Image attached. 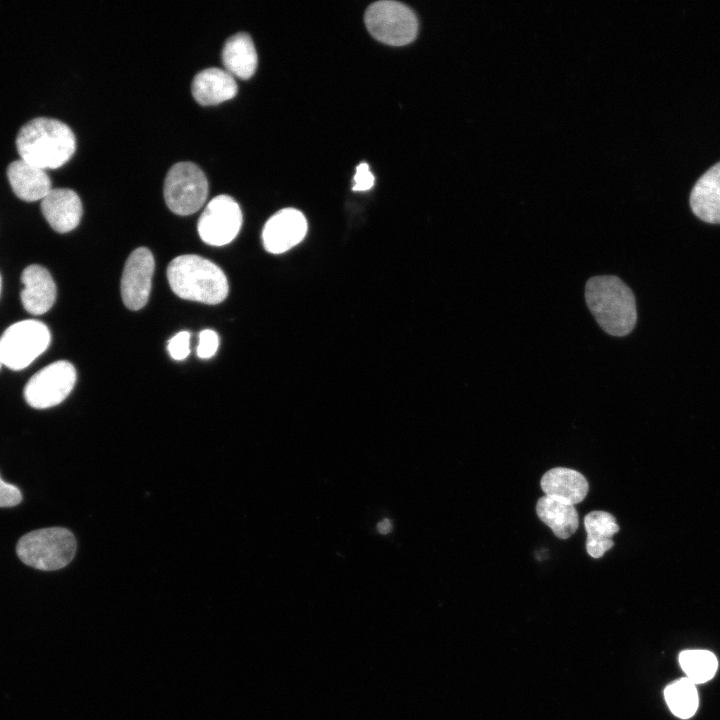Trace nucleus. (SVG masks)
I'll list each match as a JSON object with an SVG mask.
<instances>
[{
	"label": "nucleus",
	"mask_w": 720,
	"mask_h": 720,
	"mask_svg": "<svg viewBox=\"0 0 720 720\" xmlns=\"http://www.w3.org/2000/svg\"><path fill=\"white\" fill-rule=\"evenodd\" d=\"M586 304L598 325L616 337L628 335L637 322L632 290L617 276L591 277L585 285Z\"/></svg>",
	"instance_id": "nucleus-1"
},
{
	"label": "nucleus",
	"mask_w": 720,
	"mask_h": 720,
	"mask_svg": "<svg viewBox=\"0 0 720 720\" xmlns=\"http://www.w3.org/2000/svg\"><path fill=\"white\" fill-rule=\"evenodd\" d=\"M16 146L20 159L44 170L55 169L73 156L76 139L65 123L40 117L20 129Z\"/></svg>",
	"instance_id": "nucleus-2"
},
{
	"label": "nucleus",
	"mask_w": 720,
	"mask_h": 720,
	"mask_svg": "<svg viewBox=\"0 0 720 720\" xmlns=\"http://www.w3.org/2000/svg\"><path fill=\"white\" fill-rule=\"evenodd\" d=\"M167 278L180 298L205 304H218L228 295L224 272L213 262L198 255H180L168 265Z\"/></svg>",
	"instance_id": "nucleus-3"
},
{
	"label": "nucleus",
	"mask_w": 720,
	"mask_h": 720,
	"mask_svg": "<svg viewBox=\"0 0 720 720\" xmlns=\"http://www.w3.org/2000/svg\"><path fill=\"white\" fill-rule=\"evenodd\" d=\"M76 546V539L68 529L49 527L23 535L17 543L16 552L24 564L53 571L71 562Z\"/></svg>",
	"instance_id": "nucleus-4"
},
{
	"label": "nucleus",
	"mask_w": 720,
	"mask_h": 720,
	"mask_svg": "<svg viewBox=\"0 0 720 720\" xmlns=\"http://www.w3.org/2000/svg\"><path fill=\"white\" fill-rule=\"evenodd\" d=\"M49 328L38 320H22L9 326L0 338L2 364L12 370L29 366L49 346Z\"/></svg>",
	"instance_id": "nucleus-5"
},
{
	"label": "nucleus",
	"mask_w": 720,
	"mask_h": 720,
	"mask_svg": "<svg viewBox=\"0 0 720 720\" xmlns=\"http://www.w3.org/2000/svg\"><path fill=\"white\" fill-rule=\"evenodd\" d=\"M370 34L378 41L392 46L412 42L418 31L414 12L396 1H378L371 4L364 16Z\"/></svg>",
	"instance_id": "nucleus-6"
},
{
	"label": "nucleus",
	"mask_w": 720,
	"mask_h": 720,
	"mask_svg": "<svg viewBox=\"0 0 720 720\" xmlns=\"http://www.w3.org/2000/svg\"><path fill=\"white\" fill-rule=\"evenodd\" d=\"M207 195V178L196 164L179 162L170 168L164 181V199L172 212L193 214L203 206Z\"/></svg>",
	"instance_id": "nucleus-7"
},
{
	"label": "nucleus",
	"mask_w": 720,
	"mask_h": 720,
	"mask_svg": "<svg viewBox=\"0 0 720 720\" xmlns=\"http://www.w3.org/2000/svg\"><path fill=\"white\" fill-rule=\"evenodd\" d=\"M75 383L76 370L70 362H53L29 379L24 388V398L33 408H50L63 402Z\"/></svg>",
	"instance_id": "nucleus-8"
},
{
	"label": "nucleus",
	"mask_w": 720,
	"mask_h": 720,
	"mask_svg": "<svg viewBox=\"0 0 720 720\" xmlns=\"http://www.w3.org/2000/svg\"><path fill=\"white\" fill-rule=\"evenodd\" d=\"M242 224L238 203L228 195L214 197L198 219L200 238L212 246H223L237 236Z\"/></svg>",
	"instance_id": "nucleus-9"
},
{
	"label": "nucleus",
	"mask_w": 720,
	"mask_h": 720,
	"mask_svg": "<svg viewBox=\"0 0 720 720\" xmlns=\"http://www.w3.org/2000/svg\"><path fill=\"white\" fill-rule=\"evenodd\" d=\"M154 258L149 249H135L126 260L121 278V295L125 306L139 310L147 303L154 272Z\"/></svg>",
	"instance_id": "nucleus-10"
},
{
	"label": "nucleus",
	"mask_w": 720,
	"mask_h": 720,
	"mask_svg": "<svg viewBox=\"0 0 720 720\" xmlns=\"http://www.w3.org/2000/svg\"><path fill=\"white\" fill-rule=\"evenodd\" d=\"M306 232L305 216L297 209L285 208L272 215L264 225L263 246L269 253H284L301 242Z\"/></svg>",
	"instance_id": "nucleus-11"
},
{
	"label": "nucleus",
	"mask_w": 720,
	"mask_h": 720,
	"mask_svg": "<svg viewBox=\"0 0 720 720\" xmlns=\"http://www.w3.org/2000/svg\"><path fill=\"white\" fill-rule=\"evenodd\" d=\"M21 302L33 315L48 312L56 299V285L50 272L40 265L26 267L21 275Z\"/></svg>",
	"instance_id": "nucleus-12"
},
{
	"label": "nucleus",
	"mask_w": 720,
	"mask_h": 720,
	"mask_svg": "<svg viewBox=\"0 0 720 720\" xmlns=\"http://www.w3.org/2000/svg\"><path fill=\"white\" fill-rule=\"evenodd\" d=\"M41 210L55 231L66 233L78 226L82 216V203L77 193L71 189H51L41 200Z\"/></svg>",
	"instance_id": "nucleus-13"
},
{
	"label": "nucleus",
	"mask_w": 720,
	"mask_h": 720,
	"mask_svg": "<svg viewBox=\"0 0 720 720\" xmlns=\"http://www.w3.org/2000/svg\"><path fill=\"white\" fill-rule=\"evenodd\" d=\"M540 485L545 496L571 505L583 501L589 490V484L580 472L564 467L545 472Z\"/></svg>",
	"instance_id": "nucleus-14"
},
{
	"label": "nucleus",
	"mask_w": 720,
	"mask_h": 720,
	"mask_svg": "<svg viewBox=\"0 0 720 720\" xmlns=\"http://www.w3.org/2000/svg\"><path fill=\"white\" fill-rule=\"evenodd\" d=\"M7 176L13 192L24 201L42 200L52 189L46 171L22 159L8 166Z\"/></svg>",
	"instance_id": "nucleus-15"
},
{
	"label": "nucleus",
	"mask_w": 720,
	"mask_h": 720,
	"mask_svg": "<svg viewBox=\"0 0 720 720\" xmlns=\"http://www.w3.org/2000/svg\"><path fill=\"white\" fill-rule=\"evenodd\" d=\"M690 205L693 213L701 220L720 223V162L696 182L690 195Z\"/></svg>",
	"instance_id": "nucleus-16"
},
{
	"label": "nucleus",
	"mask_w": 720,
	"mask_h": 720,
	"mask_svg": "<svg viewBox=\"0 0 720 720\" xmlns=\"http://www.w3.org/2000/svg\"><path fill=\"white\" fill-rule=\"evenodd\" d=\"M236 93L237 84L233 76L219 68L200 71L192 82L193 97L200 105H216L232 99Z\"/></svg>",
	"instance_id": "nucleus-17"
},
{
	"label": "nucleus",
	"mask_w": 720,
	"mask_h": 720,
	"mask_svg": "<svg viewBox=\"0 0 720 720\" xmlns=\"http://www.w3.org/2000/svg\"><path fill=\"white\" fill-rule=\"evenodd\" d=\"M222 61L231 75L250 78L257 68V53L251 37L239 32L228 38L223 46Z\"/></svg>",
	"instance_id": "nucleus-18"
},
{
	"label": "nucleus",
	"mask_w": 720,
	"mask_h": 720,
	"mask_svg": "<svg viewBox=\"0 0 720 720\" xmlns=\"http://www.w3.org/2000/svg\"><path fill=\"white\" fill-rule=\"evenodd\" d=\"M536 513L560 539H568L576 532L579 525L578 513L574 505L548 496L539 498L536 503Z\"/></svg>",
	"instance_id": "nucleus-19"
},
{
	"label": "nucleus",
	"mask_w": 720,
	"mask_h": 720,
	"mask_svg": "<svg viewBox=\"0 0 720 720\" xmlns=\"http://www.w3.org/2000/svg\"><path fill=\"white\" fill-rule=\"evenodd\" d=\"M584 526L588 554L595 559L601 558L613 547L612 536L619 531L615 517L609 512L592 511L584 517Z\"/></svg>",
	"instance_id": "nucleus-20"
},
{
	"label": "nucleus",
	"mask_w": 720,
	"mask_h": 720,
	"mask_svg": "<svg viewBox=\"0 0 720 720\" xmlns=\"http://www.w3.org/2000/svg\"><path fill=\"white\" fill-rule=\"evenodd\" d=\"M664 698L672 714L680 719L691 718L698 709L696 685L687 677L667 685L664 689Z\"/></svg>",
	"instance_id": "nucleus-21"
},
{
	"label": "nucleus",
	"mask_w": 720,
	"mask_h": 720,
	"mask_svg": "<svg viewBox=\"0 0 720 720\" xmlns=\"http://www.w3.org/2000/svg\"><path fill=\"white\" fill-rule=\"evenodd\" d=\"M679 663L686 677L695 685L711 680L716 674L718 660L708 650L689 649L679 654Z\"/></svg>",
	"instance_id": "nucleus-22"
},
{
	"label": "nucleus",
	"mask_w": 720,
	"mask_h": 720,
	"mask_svg": "<svg viewBox=\"0 0 720 720\" xmlns=\"http://www.w3.org/2000/svg\"><path fill=\"white\" fill-rule=\"evenodd\" d=\"M167 349L174 360H184L190 353V333L181 331L175 334L168 341Z\"/></svg>",
	"instance_id": "nucleus-23"
},
{
	"label": "nucleus",
	"mask_w": 720,
	"mask_h": 720,
	"mask_svg": "<svg viewBox=\"0 0 720 720\" xmlns=\"http://www.w3.org/2000/svg\"><path fill=\"white\" fill-rule=\"evenodd\" d=\"M219 346V338L215 331L205 329L199 334L197 356L201 359H209L216 354Z\"/></svg>",
	"instance_id": "nucleus-24"
},
{
	"label": "nucleus",
	"mask_w": 720,
	"mask_h": 720,
	"mask_svg": "<svg viewBox=\"0 0 720 720\" xmlns=\"http://www.w3.org/2000/svg\"><path fill=\"white\" fill-rule=\"evenodd\" d=\"M21 500L20 490L16 486L6 483L0 477V507H13L18 505Z\"/></svg>",
	"instance_id": "nucleus-25"
},
{
	"label": "nucleus",
	"mask_w": 720,
	"mask_h": 720,
	"mask_svg": "<svg viewBox=\"0 0 720 720\" xmlns=\"http://www.w3.org/2000/svg\"><path fill=\"white\" fill-rule=\"evenodd\" d=\"M373 185L374 175L371 173L369 165L367 163H360L356 167L354 185L352 189L354 191H367L371 189Z\"/></svg>",
	"instance_id": "nucleus-26"
},
{
	"label": "nucleus",
	"mask_w": 720,
	"mask_h": 720,
	"mask_svg": "<svg viewBox=\"0 0 720 720\" xmlns=\"http://www.w3.org/2000/svg\"><path fill=\"white\" fill-rule=\"evenodd\" d=\"M392 530V523L389 519H383L377 524V531L380 534L386 535Z\"/></svg>",
	"instance_id": "nucleus-27"
},
{
	"label": "nucleus",
	"mask_w": 720,
	"mask_h": 720,
	"mask_svg": "<svg viewBox=\"0 0 720 720\" xmlns=\"http://www.w3.org/2000/svg\"><path fill=\"white\" fill-rule=\"evenodd\" d=\"M2 365H3V364H2V360H1V354H0V368H1Z\"/></svg>",
	"instance_id": "nucleus-28"
},
{
	"label": "nucleus",
	"mask_w": 720,
	"mask_h": 720,
	"mask_svg": "<svg viewBox=\"0 0 720 720\" xmlns=\"http://www.w3.org/2000/svg\"><path fill=\"white\" fill-rule=\"evenodd\" d=\"M0 291H1V277H0Z\"/></svg>",
	"instance_id": "nucleus-29"
}]
</instances>
